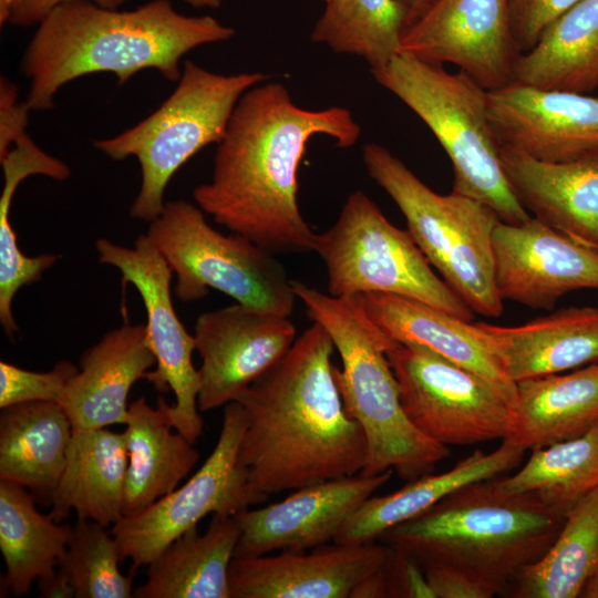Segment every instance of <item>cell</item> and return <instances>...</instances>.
Returning a JSON list of instances; mask_svg holds the SVG:
<instances>
[{"label": "cell", "instance_id": "obj_1", "mask_svg": "<svg viewBox=\"0 0 598 598\" xmlns=\"http://www.w3.org/2000/svg\"><path fill=\"white\" fill-rule=\"evenodd\" d=\"M361 127L341 106L306 110L278 82L260 83L237 102L217 144L209 182L195 204L214 221L272 254L312 252L316 233L300 212L298 172L316 135L353 146Z\"/></svg>", "mask_w": 598, "mask_h": 598}, {"label": "cell", "instance_id": "obj_2", "mask_svg": "<svg viewBox=\"0 0 598 598\" xmlns=\"http://www.w3.org/2000/svg\"><path fill=\"white\" fill-rule=\"evenodd\" d=\"M334 351L313 322L237 399L246 415L238 462L264 501L364 467L365 439L340 393Z\"/></svg>", "mask_w": 598, "mask_h": 598}, {"label": "cell", "instance_id": "obj_3", "mask_svg": "<svg viewBox=\"0 0 598 598\" xmlns=\"http://www.w3.org/2000/svg\"><path fill=\"white\" fill-rule=\"evenodd\" d=\"M235 33L212 16L178 12L169 0L133 10L66 1L40 21L22 54L20 71L29 80L25 102L31 111L50 110L62 86L97 72L114 74L120 85L146 69L177 82L186 53Z\"/></svg>", "mask_w": 598, "mask_h": 598}, {"label": "cell", "instance_id": "obj_4", "mask_svg": "<svg viewBox=\"0 0 598 598\" xmlns=\"http://www.w3.org/2000/svg\"><path fill=\"white\" fill-rule=\"evenodd\" d=\"M499 477L455 489L380 539L422 567L456 568L503 597L517 575L548 550L565 516L532 493L508 491Z\"/></svg>", "mask_w": 598, "mask_h": 598}, {"label": "cell", "instance_id": "obj_5", "mask_svg": "<svg viewBox=\"0 0 598 598\" xmlns=\"http://www.w3.org/2000/svg\"><path fill=\"white\" fill-rule=\"evenodd\" d=\"M292 287L309 318L328 332L340 355L338 386L367 443L360 474L392 470L412 481L433 473L450 450L421 433L404 412L386 354L395 342L368 317L357 296L336 297L300 280H293Z\"/></svg>", "mask_w": 598, "mask_h": 598}, {"label": "cell", "instance_id": "obj_6", "mask_svg": "<svg viewBox=\"0 0 598 598\" xmlns=\"http://www.w3.org/2000/svg\"><path fill=\"white\" fill-rule=\"evenodd\" d=\"M371 72L436 137L453 167V193L482 202L505 223L532 217L506 177L489 123L487 90L462 71L451 73L406 53Z\"/></svg>", "mask_w": 598, "mask_h": 598}, {"label": "cell", "instance_id": "obj_7", "mask_svg": "<svg viewBox=\"0 0 598 598\" xmlns=\"http://www.w3.org/2000/svg\"><path fill=\"white\" fill-rule=\"evenodd\" d=\"M369 176L403 214L408 231L431 266L474 312L504 311L494 276L493 233L499 220L485 204L451 192L441 195L424 184L386 147L362 148Z\"/></svg>", "mask_w": 598, "mask_h": 598}, {"label": "cell", "instance_id": "obj_8", "mask_svg": "<svg viewBox=\"0 0 598 598\" xmlns=\"http://www.w3.org/2000/svg\"><path fill=\"white\" fill-rule=\"evenodd\" d=\"M260 72L219 74L190 60L171 95L148 116L94 147L114 161L134 156L141 187L132 218L151 223L163 210L166 187L175 173L209 144H218L243 94L268 80Z\"/></svg>", "mask_w": 598, "mask_h": 598}, {"label": "cell", "instance_id": "obj_9", "mask_svg": "<svg viewBox=\"0 0 598 598\" xmlns=\"http://www.w3.org/2000/svg\"><path fill=\"white\" fill-rule=\"evenodd\" d=\"M146 235L176 275L179 301L200 300L214 289L243 306L291 316L292 279L275 254L245 236L215 229L196 204L166 202Z\"/></svg>", "mask_w": 598, "mask_h": 598}, {"label": "cell", "instance_id": "obj_10", "mask_svg": "<svg viewBox=\"0 0 598 598\" xmlns=\"http://www.w3.org/2000/svg\"><path fill=\"white\" fill-rule=\"evenodd\" d=\"M313 252L324 264L332 296L390 293L473 319L474 312L434 272L408 229L394 226L362 190L351 193L333 225L316 234Z\"/></svg>", "mask_w": 598, "mask_h": 598}, {"label": "cell", "instance_id": "obj_11", "mask_svg": "<svg viewBox=\"0 0 598 598\" xmlns=\"http://www.w3.org/2000/svg\"><path fill=\"white\" fill-rule=\"evenodd\" d=\"M245 429L240 403L226 404L219 437L199 470L181 487L112 526L122 560L132 561L131 574L147 566L208 514L234 516L264 502L250 488L248 473L238 462Z\"/></svg>", "mask_w": 598, "mask_h": 598}, {"label": "cell", "instance_id": "obj_12", "mask_svg": "<svg viewBox=\"0 0 598 598\" xmlns=\"http://www.w3.org/2000/svg\"><path fill=\"white\" fill-rule=\"evenodd\" d=\"M410 421L429 439L463 446L505 440L513 408L482 377L417 346L386 352Z\"/></svg>", "mask_w": 598, "mask_h": 598}, {"label": "cell", "instance_id": "obj_13", "mask_svg": "<svg viewBox=\"0 0 598 598\" xmlns=\"http://www.w3.org/2000/svg\"><path fill=\"white\" fill-rule=\"evenodd\" d=\"M95 249L99 261L115 267L122 281L140 293L147 316L146 343L155 357V370L145 379L157 391L174 393L175 402L168 406L172 425L194 444L204 427L197 402L200 378L193 363L194 334L173 305L172 269L146 234L138 235L133 247L99 238Z\"/></svg>", "mask_w": 598, "mask_h": 598}, {"label": "cell", "instance_id": "obj_14", "mask_svg": "<svg viewBox=\"0 0 598 598\" xmlns=\"http://www.w3.org/2000/svg\"><path fill=\"white\" fill-rule=\"evenodd\" d=\"M401 53L427 63H452L487 91L514 81L522 54L508 0H434L402 38Z\"/></svg>", "mask_w": 598, "mask_h": 598}, {"label": "cell", "instance_id": "obj_15", "mask_svg": "<svg viewBox=\"0 0 598 598\" xmlns=\"http://www.w3.org/2000/svg\"><path fill=\"white\" fill-rule=\"evenodd\" d=\"M194 338L202 359L198 409L237 401L290 349L297 330L290 317L240 303L198 316Z\"/></svg>", "mask_w": 598, "mask_h": 598}, {"label": "cell", "instance_id": "obj_16", "mask_svg": "<svg viewBox=\"0 0 598 598\" xmlns=\"http://www.w3.org/2000/svg\"><path fill=\"white\" fill-rule=\"evenodd\" d=\"M493 257L503 301L550 310L571 291L598 290V251L533 216L522 224L497 221Z\"/></svg>", "mask_w": 598, "mask_h": 598}, {"label": "cell", "instance_id": "obj_17", "mask_svg": "<svg viewBox=\"0 0 598 598\" xmlns=\"http://www.w3.org/2000/svg\"><path fill=\"white\" fill-rule=\"evenodd\" d=\"M487 104L499 146L543 162L598 151V96L512 81L487 91Z\"/></svg>", "mask_w": 598, "mask_h": 598}, {"label": "cell", "instance_id": "obj_18", "mask_svg": "<svg viewBox=\"0 0 598 598\" xmlns=\"http://www.w3.org/2000/svg\"><path fill=\"white\" fill-rule=\"evenodd\" d=\"M392 470L328 480L293 491L277 503L236 515L241 535L235 557L308 550L334 540L349 516L390 481Z\"/></svg>", "mask_w": 598, "mask_h": 598}, {"label": "cell", "instance_id": "obj_19", "mask_svg": "<svg viewBox=\"0 0 598 598\" xmlns=\"http://www.w3.org/2000/svg\"><path fill=\"white\" fill-rule=\"evenodd\" d=\"M391 547L371 542L326 544L308 550H283L234 557L230 598H350L364 578L385 563Z\"/></svg>", "mask_w": 598, "mask_h": 598}, {"label": "cell", "instance_id": "obj_20", "mask_svg": "<svg viewBox=\"0 0 598 598\" xmlns=\"http://www.w3.org/2000/svg\"><path fill=\"white\" fill-rule=\"evenodd\" d=\"M374 324L392 341L427 349L487 381L514 409L516 382L477 323L427 303L390 293L357 296Z\"/></svg>", "mask_w": 598, "mask_h": 598}, {"label": "cell", "instance_id": "obj_21", "mask_svg": "<svg viewBox=\"0 0 598 598\" xmlns=\"http://www.w3.org/2000/svg\"><path fill=\"white\" fill-rule=\"evenodd\" d=\"M501 158L515 196L530 216L598 251V151L543 162L501 146Z\"/></svg>", "mask_w": 598, "mask_h": 598}, {"label": "cell", "instance_id": "obj_22", "mask_svg": "<svg viewBox=\"0 0 598 598\" xmlns=\"http://www.w3.org/2000/svg\"><path fill=\"white\" fill-rule=\"evenodd\" d=\"M153 365L145 324L126 323L105 333L82 353L59 401L73 430L126 424L130 391Z\"/></svg>", "mask_w": 598, "mask_h": 598}, {"label": "cell", "instance_id": "obj_23", "mask_svg": "<svg viewBox=\"0 0 598 598\" xmlns=\"http://www.w3.org/2000/svg\"><path fill=\"white\" fill-rule=\"evenodd\" d=\"M477 324L514 382L598 362V306L563 308L520 326Z\"/></svg>", "mask_w": 598, "mask_h": 598}, {"label": "cell", "instance_id": "obj_24", "mask_svg": "<svg viewBox=\"0 0 598 598\" xmlns=\"http://www.w3.org/2000/svg\"><path fill=\"white\" fill-rule=\"evenodd\" d=\"M524 454V448L503 440L493 452L477 450L444 473L408 481L386 495H371L349 516L333 542L349 545L377 542L392 527L423 514L455 489L516 468Z\"/></svg>", "mask_w": 598, "mask_h": 598}, {"label": "cell", "instance_id": "obj_25", "mask_svg": "<svg viewBox=\"0 0 598 598\" xmlns=\"http://www.w3.org/2000/svg\"><path fill=\"white\" fill-rule=\"evenodd\" d=\"M126 468L124 432L73 430L50 515L63 522L75 511L79 518L113 526L123 517Z\"/></svg>", "mask_w": 598, "mask_h": 598}, {"label": "cell", "instance_id": "obj_26", "mask_svg": "<svg viewBox=\"0 0 598 598\" xmlns=\"http://www.w3.org/2000/svg\"><path fill=\"white\" fill-rule=\"evenodd\" d=\"M168 406L162 396L156 408L144 398L130 404L123 516L135 515L173 492L199 460L193 443L173 432Z\"/></svg>", "mask_w": 598, "mask_h": 598}, {"label": "cell", "instance_id": "obj_27", "mask_svg": "<svg viewBox=\"0 0 598 598\" xmlns=\"http://www.w3.org/2000/svg\"><path fill=\"white\" fill-rule=\"evenodd\" d=\"M516 389L513 425L505 440L525 451L579 437L598 424V362L522 380Z\"/></svg>", "mask_w": 598, "mask_h": 598}, {"label": "cell", "instance_id": "obj_28", "mask_svg": "<svg viewBox=\"0 0 598 598\" xmlns=\"http://www.w3.org/2000/svg\"><path fill=\"white\" fill-rule=\"evenodd\" d=\"M73 433L59 402L37 401L0 412V480L19 484L50 504Z\"/></svg>", "mask_w": 598, "mask_h": 598}, {"label": "cell", "instance_id": "obj_29", "mask_svg": "<svg viewBox=\"0 0 598 598\" xmlns=\"http://www.w3.org/2000/svg\"><path fill=\"white\" fill-rule=\"evenodd\" d=\"M240 535L235 516L213 514L204 533L188 529L147 565L134 597L230 598L229 568Z\"/></svg>", "mask_w": 598, "mask_h": 598}, {"label": "cell", "instance_id": "obj_30", "mask_svg": "<svg viewBox=\"0 0 598 598\" xmlns=\"http://www.w3.org/2000/svg\"><path fill=\"white\" fill-rule=\"evenodd\" d=\"M514 81L584 94L598 89V0H580L553 21L518 56Z\"/></svg>", "mask_w": 598, "mask_h": 598}, {"label": "cell", "instance_id": "obj_31", "mask_svg": "<svg viewBox=\"0 0 598 598\" xmlns=\"http://www.w3.org/2000/svg\"><path fill=\"white\" fill-rule=\"evenodd\" d=\"M3 188L0 195V323L7 337L18 331L12 302L23 286L39 281L59 260L56 254L27 256L19 248L10 220V209L19 185L29 176L42 175L64 181L71 169L63 161L43 151L27 133L0 157Z\"/></svg>", "mask_w": 598, "mask_h": 598}, {"label": "cell", "instance_id": "obj_32", "mask_svg": "<svg viewBox=\"0 0 598 598\" xmlns=\"http://www.w3.org/2000/svg\"><path fill=\"white\" fill-rule=\"evenodd\" d=\"M71 530V525L41 514L25 487L0 480V550L6 589L14 597L28 595L34 580L56 568Z\"/></svg>", "mask_w": 598, "mask_h": 598}, {"label": "cell", "instance_id": "obj_33", "mask_svg": "<svg viewBox=\"0 0 598 598\" xmlns=\"http://www.w3.org/2000/svg\"><path fill=\"white\" fill-rule=\"evenodd\" d=\"M597 569L598 487L566 514L548 550L517 575L503 597L579 598Z\"/></svg>", "mask_w": 598, "mask_h": 598}, {"label": "cell", "instance_id": "obj_34", "mask_svg": "<svg viewBox=\"0 0 598 598\" xmlns=\"http://www.w3.org/2000/svg\"><path fill=\"white\" fill-rule=\"evenodd\" d=\"M406 27L402 0H328L310 38L334 52L363 58L373 70L401 53Z\"/></svg>", "mask_w": 598, "mask_h": 598}, {"label": "cell", "instance_id": "obj_35", "mask_svg": "<svg viewBox=\"0 0 598 598\" xmlns=\"http://www.w3.org/2000/svg\"><path fill=\"white\" fill-rule=\"evenodd\" d=\"M505 488L532 493L551 511L566 514L598 487V424L584 435L532 451Z\"/></svg>", "mask_w": 598, "mask_h": 598}, {"label": "cell", "instance_id": "obj_36", "mask_svg": "<svg viewBox=\"0 0 598 598\" xmlns=\"http://www.w3.org/2000/svg\"><path fill=\"white\" fill-rule=\"evenodd\" d=\"M97 522L79 518L58 566L71 577L76 598H131L134 575H123L118 545Z\"/></svg>", "mask_w": 598, "mask_h": 598}, {"label": "cell", "instance_id": "obj_37", "mask_svg": "<svg viewBox=\"0 0 598 598\" xmlns=\"http://www.w3.org/2000/svg\"><path fill=\"white\" fill-rule=\"evenodd\" d=\"M79 368L62 360L47 372L30 371L7 361H0V409L14 404L59 402L68 382Z\"/></svg>", "mask_w": 598, "mask_h": 598}, {"label": "cell", "instance_id": "obj_38", "mask_svg": "<svg viewBox=\"0 0 598 598\" xmlns=\"http://www.w3.org/2000/svg\"><path fill=\"white\" fill-rule=\"evenodd\" d=\"M580 0H508L511 25L520 53L529 51L544 30Z\"/></svg>", "mask_w": 598, "mask_h": 598}, {"label": "cell", "instance_id": "obj_39", "mask_svg": "<svg viewBox=\"0 0 598 598\" xmlns=\"http://www.w3.org/2000/svg\"><path fill=\"white\" fill-rule=\"evenodd\" d=\"M384 571L389 598H434L424 568L408 553L391 547Z\"/></svg>", "mask_w": 598, "mask_h": 598}, {"label": "cell", "instance_id": "obj_40", "mask_svg": "<svg viewBox=\"0 0 598 598\" xmlns=\"http://www.w3.org/2000/svg\"><path fill=\"white\" fill-rule=\"evenodd\" d=\"M434 598H492L496 594L462 570L442 565L423 567Z\"/></svg>", "mask_w": 598, "mask_h": 598}, {"label": "cell", "instance_id": "obj_41", "mask_svg": "<svg viewBox=\"0 0 598 598\" xmlns=\"http://www.w3.org/2000/svg\"><path fill=\"white\" fill-rule=\"evenodd\" d=\"M31 109L18 101L17 85L4 76L0 79V157L25 133Z\"/></svg>", "mask_w": 598, "mask_h": 598}, {"label": "cell", "instance_id": "obj_42", "mask_svg": "<svg viewBox=\"0 0 598 598\" xmlns=\"http://www.w3.org/2000/svg\"><path fill=\"white\" fill-rule=\"evenodd\" d=\"M72 0H12L9 23L19 27L39 24L58 4ZM104 8L117 9L125 0H85ZM194 8L217 9L221 0H182Z\"/></svg>", "mask_w": 598, "mask_h": 598}, {"label": "cell", "instance_id": "obj_43", "mask_svg": "<svg viewBox=\"0 0 598 598\" xmlns=\"http://www.w3.org/2000/svg\"><path fill=\"white\" fill-rule=\"evenodd\" d=\"M38 596L41 598H72L75 597V588L69 574L60 566L39 578Z\"/></svg>", "mask_w": 598, "mask_h": 598}, {"label": "cell", "instance_id": "obj_44", "mask_svg": "<svg viewBox=\"0 0 598 598\" xmlns=\"http://www.w3.org/2000/svg\"><path fill=\"white\" fill-rule=\"evenodd\" d=\"M350 598H389V586L384 565L357 585Z\"/></svg>", "mask_w": 598, "mask_h": 598}, {"label": "cell", "instance_id": "obj_45", "mask_svg": "<svg viewBox=\"0 0 598 598\" xmlns=\"http://www.w3.org/2000/svg\"><path fill=\"white\" fill-rule=\"evenodd\" d=\"M408 10V27L416 21L434 0H402ZM406 27V28H408Z\"/></svg>", "mask_w": 598, "mask_h": 598}, {"label": "cell", "instance_id": "obj_46", "mask_svg": "<svg viewBox=\"0 0 598 598\" xmlns=\"http://www.w3.org/2000/svg\"><path fill=\"white\" fill-rule=\"evenodd\" d=\"M579 598H598V569L585 584Z\"/></svg>", "mask_w": 598, "mask_h": 598}, {"label": "cell", "instance_id": "obj_47", "mask_svg": "<svg viewBox=\"0 0 598 598\" xmlns=\"http://www.w3.org/2000/svg\"><path fill=\"white\" fill-rule=\"evenodd\" d=\"M12 0H0V25L9 22Z\"/></svg>", "mask_w": 598, "mask_h": 598}, {"label": "cell", "instance_id": "obj_48", "mask_svg": "<svg viewBox=\"0 0 598 598\" xmlns=\"http://www.w3.org/2000/svg\"><path fill=\"white\" fill-rule=\"evenodd\" d=\"M321 1H324V2H327L328 0H321Z\"/></svg>", "mask_w": 598, "mask_h": 598}]
</instances>
